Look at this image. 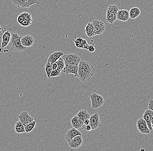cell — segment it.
<instances>
[{"label": "cell", "mask_w": 153, "mask_h": 151, "mask_svg": "<svg viewBox=\"0 0 153 151\" xmlns=\"http://www.w3.org/2000/svg\"><path fill=\"white\" fill-rule=\"evenodd\" d=\"M21 35H19L15 33L11 34V38L9 44L11 50L17 52H22L26 49L21 44L20 39Z\"/></svg>", "instance_id": "cell-1"}, {"label": "cell", "mask_w": 153, "mask_h": 151, "mask_svg": "<svg viewBox=\"0 0 153 151\" xmlns=\"http://www.w3.org/2000/svg\"><path fill=\"white\" fill-rule=\"evenodd\" d=\"M89 97L91 101V108L93 109H98L103 105L105 102L104 97L97 93H93L90 95Z\"/></svg>", "instance_id": "cell-2"}, {"label": "cell", "mask_w": 153, "mask_h": 151, "mask_svg": "<svg viewBox=\"0 0 153 151\" xmlns=\"http://www.w3.org/2000/svg\"><path fill=\"white\" fill-rule=\"evenodd\" d=\"M65 64L78 65L81 61L80 57L76 54H68L62 57Z\"/></svg>", "instance_id": "cell-3"}, {"label": "cell", "mask_w": 153, "mask_h": 151, "mask_svg": "<svg viewBox=\"0 0 153 151\" xmlns=\"http://www.w3.org/2000/svg\"><path fill=\"white\" fill-rule=\"evenodd\" d=\"M12 2L14 5L23 8H28L33 4H39L38 0H12Z\"/></svg>", "instance_id": "cell-4"}, {"label": "cell", "mask_w": 153, "mask_h": 151, "mask_svg": "<svg viewBox=\"0 0 153 151\" xmlns=\"http://www.w3.org/2000/svg\"><path fill=\"white\" fill-rule=\"evenodd\" d=\"M137 127L140 132L144 134H150L151 131L147 126L145 121L143 119H139L137 122Z\"/></svg>", "instance_id": "cell-5"}, {"label": "cell", "mask_w": 153, "mask_h": 151, "mask_svg": "<svg viewBox=\"0 0 153 151\" xmlns=\"http://www.w3.org/2000/svg\"><path fill=\"white\" fill-rule=\"evenodd\" d=\"M78 67H81L88 74L93 76L95 72V69L92 65L89 62L85 61H80L78 65Z\"/></svg>", "instance_id": "cell-6"}, {"label": "cell", "mask_w": 153, "mask_h": 151, "mask_svg": "<svg viewBox=\"0 0 153 151\" xmlns=\"http://www.w3.org/2000/svg\"><path fill=\"white\" fill-rule=\"evenodd\" d=\"M89 120V125L91 126L92 130H95L101 126L99 115L98 113H95L94 114L90 115Z\"/></svg>", "instance_id": "cell-7"}, {"label": "cell", "mask_w": 153, "mask_h": 151, "mask_svg": "<svg viewBox=\"0 0 153 151\" xmlns=\"http://www.w3.org/2000/svg\"><path fill=\"white\" fill-rule=\"evenodd\" d=\"M92 23L95 29V35L102 34L105 32V26L104 22L98 20H94Z\"/></svg>", "instance_id": "cell-8"}, {"label": "cell", "mask_w": 153, "mask_h": 151, "mask_svg": "<svg viewBox=\"0 0 153 151\" xmlns=\"http://www.w3.org/2000/svg\"><path fill=\"white\" fill-rule=\"evenodd\" d=\"M18 119L24 126L34 121V118L29 115L27 111L21 112L18 116Z\"/></svg>", "instance_id": "cell-9"}, {"label": "cell", "mask_w": 153, "mask_h": 151, "mask_svg": "<svg viewBox=\"0 0 153 151\" xmlns=\"http://www.w3.org/2000/svg\"><path fill=\"white\" fill-rule=\"evenodd\" d=\"M67 143L71 148L74 149H77L82 144V136L80 135H77L73 138L72 140L67 142Z\"/></svg>", "instance_id": "cell-10"}, {"label": "cell", "mask_w": 153, "mask_h": 151, "mask_svg": "<svg viewBox=\"0 0 153 151\" xmlns=\"http://www.w3.org/2000/svg\"><path fill=\"white\" fill-rule=\"evenodd\" d=\"M78 66L75 65L65 64V67L62 70V72L66 74H72L74 77H77V71H78Z\"/></svg>", "instance_id": "cell-11"}, {"label": "cell", "mask_w": 153, "mask_h": 151, "mask_svg": "<svg viewBox=\"0 0 153 151\" xmlns=\"http://www.w3.org/2000/svg\"><path fill=\"white\" fill-rule=\"evenodd\" d=\"M92 76L85 72L81 67H78L77 71V78L82 82L88 81L92 78Z\"/></svg>", "instance_id": "cell-12"}, {"label": "cell", "mask_w": 153, "mask_h": 151, "mask_svg": "<svg viewBox=\"0 0 153 151\" xmlns=\"http://www.w3.org/2000/svg\"><path fill=\"white\" fill-rule=\"evenodd\" d=\"M21 44L26 48L30 47L33 45L34 42V38L32 35L27 34L24 37H21L20 39Z\"/></svg>", "instance_id": "cell-13"}, {"label": "cell", "mask_w": 153, "mask_h": 151, "mask_svg": "<svg viewBox=\"0 0 153 151\" xmlns=\"http://www.w3.org/2000/svg\"><path fill=\"white\" fill-rule=\"evenodd\" d=\"M153 116V111L148 109L146 110L144 112L143 115V119L145 121L147 124V126L150 130L152 131L153 130V126L151 124L150 121L152 117Z\"/></svg>", "instance_id": "cell-14"}, {"label": "cell", "mask_w": 153, "mask_h": 151, "mask_svg": "<svg viewBox=\"0 0 153 151\" xmlns=\"http://www.w3.org/2000/svg\"><path fill=\"white\" fill-rule=\"evenodd\" d=\"M77 135H80L82 136V134L81 131H79L77 129L73 127L71 129L67 131L65 136L66 141L68 142L72 140L73 138Z\"/></svg>", "instance_id": "cell-15"}, {"label": "cell", "mask_w": 153, "mask_h": 151, "mask_svg": "<svg viewBox=\"0 0 153 151\" xmlns=\"http://www.w3.org/2000/svg\"><path fill=\"white\" fill-rule=\"evenodd\" d=\"M129 18V11L127 10H119L117 13V19L122 22H126Z\"/></svg>", "instance_id": "cell-16"}, {"label": "cell", "mask_w": 153, "mask_h": 151, "mask_svg": "<svg viewBox=\"0 0 153 151\" xmlns=\"http://www.w3.org/2000/svg\"><path fill=\"white\" fill-rule=\"evenodd\" d=\"M64 55V53L62 51H57L52 54H50L47 62H49L52 64L53 63H55L61 57Z\"/></svg>", "instance_id": "cell-17"}, {"label": "cell", "mask_w": 153, "mask_h": 151, "mask_svg": "<svg viewBox=\"0 0 153 151\" xmlns=\"http://www.w3.org/2000/svg\"><path fill=\"white\" fill-rule=\"evenodd\" d=\"M84 32H85L87 36L89 38L95 35V29L92 22L91 23L90 22L87 24L84 29Z\"/></svg>", "instance_id": "cell-18"}, {"label": "cell", "mask_w": 153, "mask_h": 151, "mask_svg": "<svg viewBox=\"0 0 153 151\" xmlns=\"http://www.w3.org/2000/svg\"><path fill=\"white\" fill-rule=\"evenodd\" d=\"M71 123L72 126L73 127L78 129L80 128L83 126L84 123L82 121L81 119H79L77 115L74 116L72 119H71Z\"/></svg>", "instance_id": "cell-19"}, {"label": "cell", "mask_w": 153, "mask_h": 151, "mask_svg": "<svg viewBox=\"0 0 153 151\" xmlns=\"http://www.w3.org/2000/svg\"><path fill=\"white\" fill-rule=\"evenodd\" d=\"M11 36V34L8 31L4 33L2 37V40L1 42L2 48H4L8 46V44L9 43Z\"/></svg>", "instance_id": "cell-20"}, {"label": "cell", "mask_w": 153, "mask_h": 151, "mask_svg": "<svg viewBox=\"0 0 153 151\" xmlns=\"http://www.w3.org/2000/svg\"><path fill=\"white\" fill-rule=\"evenodd\" d=\"M75 45L76 47L81 48H84L88 50V46H89L86 40L82 39H77L74 41Z\"/></svg>", "instance_id": "cell-21"}, {"label": "cell", "mask_w": 153, "mask_h": 151, "mask_svg": "<svg viewBox=\"0 0 153 151\" xmlns=\"http://www.w3.org/2000/svg\"><path fill=\"white\" fill-rule=\"evenodd\" d=\"M141 13L140 9L138 7H134V8H131L130 10L129 11V18L131 19H136L138 18Z\"/></svg>", "instance_id": "cell-22"}, {"label": "cell", "mask_w": 153, "mask_h": 151, "mask_svg": "<svg viewBox=\"0 0 153 151\" xmlns=\"http://www.w3.org/2000/svg\"><path fill=\"white\" fill-rule=\"evenodd\" d=\"M76 115L78 118L82 121L84 122V121L87 119H89L90 114L86 110H81L77 113Z\"/></svg>", "instance_id": "cell-23"}, {"label": "cell", "mask_w": 153, "mask_h": 151, "mask_svg": "<svg viewBox=\"0 0 153 151\" xmlns=\"http://www.w3.org/2000/svg\"><path fill=\"white\" fill-rule=\"evenodd\" d=\"M32 15L31 14L27 13L25 19L20 25L23 27H27L32 25Z\"/></svg>", "instance_id": "cell-24"}, {"label": "cell", "mask_w": 153, "mask_h": 151, "mask_svg": "<svg viewBox=\"0 0 153 151\" xmlns=\"http://www.w3.org/2000/svg\"><path fill=\"white\" fill-rule=\"evenodd\" d=\"M117 20L116 13H110V12H107L106 19L105 21L107 22L112 24L114 22H115Z\"/></svg>", "instance_id": "cell-25"}, {"label": "cell", "mask_w": 153, "mask_h": 151, "mask_svg": "<svg viewBox=\"0 0 153 151\" xmlns=\"http://www.w3.org/2000/svg\"><path fill=\"white\" fill-rule=\"evenodd\" d=\"M15 130L17 133L21 134L25 132V127L23 124L20 121L16 122L15 126Z\"/></svg>", "instance_id": "cell-26"}, {"label": "cell", "mask_w": 153, "mask_h": 151, "mask_svg": "<svg viewBox=\"0 0 153 151\" xmlns=\"http://www.w3.org/2000/svg\"><path fill=\"white\" fill-rule=\"evenodd\" d=\"M36 125V121H34L33 122H30V123H28V124L24 126L26 133H28L29 132L32 131L35 128Z\"/></svg>", "instance_id": "cell-27"}, {"label": "cell", "mask_w": 153, "mask_h": 151, "mask_svg": "<svg viewBox=\"0 0 153 151\" xmlns=\"http://www.w3.org/2000/svg\"><path fill=\"white\" fill-rule=\"evenodd\" d=\"M45 70L47 77H48V79H50V76L51 73V71L53 70L51 64L49 63V62H47V63L45 65Z\"/></svg>", "instance_id": "cell-28"}, {"label": "cell", "mask_w": 153, "mask_h": 151, "mask_svg": "<svg viewBox=\"0 0 153 151\" xmlns=\"http://www.w3.org/2000/svg\"><path fill=\"white\" fill-rule=\"evenodd\" d=\"M58 65V69L59 70L60 72H62L63 68L65 67V63L64 59L62 58V57L58 59L55 62Z\"/></svg>", "instance_id": "cell-29"}, {"label": "cell", "mask_w": 153, "mask_h": 151, "mask_svg": "<svg viewBox=\"0 0 153 151\" xmlns=\"http://www.w3.org/2000/svg\"><path fill=\"white\" fill-rule=\"evenodd\" d=\"M118 10H119V8H118V7H117V5L112 4L107 8V12L116 13L117 14Z\"/></svg>", "instance_id": "cell-30"}, {"label": "cell", "mask_w": 153, "mask_h": 151, "mask_svg": "<svg viewBox=\"0 0 153 151\" xmlns=\"http://www.w3.org/2000/svg\"><path fill=\"white\" fill-rule=\"evenodd\" d=\"M27 13V12H23V13L20 14V15L18 17L17 21L19 25H20V24L22 23V22H23V20L25 19L26 15Z\"/></svg>", "instance_id": "cell-31"}, {"label": "cell", "mask_w": 153, "mask_h": 151, "mask_svg": "<svg viewBox=\"0 0 153 151\" xmlns=\"http://www.w3.org/2000/svg\"><path fill=\"white\" fill-rule=\"evenodd\" d=\"M60 73L61 72L58 69H54V70H52L51 71V73L50 74V77L51 78V77H57V76H59L60 74Z\"/></svg>", "instance_id": "cell-32"}, {"label": "cell", "mask_w": 153, "mask_h": 151, "mask_svg": "<svg viewBox=\"0 0 153 151\" xmlns=\"http://www.w3.org/2000/svg\"><path fill=\"white\" fill-rule=\"evenodd\" d=\"M88 50L90 52H93V53L95 52L96 51L95 48L94 47V46L92 45H89V46H88Z\"/></svg>", "instance_id": "cell-33"}, {"label": "cell", "mask_w": 153, "mask_h": 151, "mask_svg": "<svg viewBox=\"0 0 153 151\" xmlns=\"http://www.w3.org/2000/svg\"><path fill=\"white\" fill-rule=\"evenodd\" d=\"M148 109L153 111V100L152 99H150L148 103Z\"/></svg>", "instance_id": "cell-34"}, {"label": "cell", "mask_w": 153, "mask_h": 151, "mask_svg": "<svg viewBox=\"0 0 153 151\" xmlns=\"http://www.w3.org/2000/svg\"><path fill=\"white\" fill-rule=\"evenodd\" d=\"M52 67L53 70L54 69H56L58 68V65L56 63H52Z\"/></svg>", "instance_id": "cell-35"}, {"label": "cell", "mask_w": 153, "mask_h": 151, "mask_svg": "<svg viewBox=\"0 0 153 151\" xmlns=\"http://www.w3.org/2000/svg\"><path fill=\"white\" fill-rule=\"evenodd\" d=\"M85 129H86V130L87 131H91V130H92L91 126L90 125H86Z\"/></svg>", "instance_id": "cell-36"}, {"label": "cell", "mask_w": 153, "mask_h": 151, "mask_svg": "<svg viewBox=\"0 0 153 151\" xmlns=\"http://www.w3.org/2000/svg\"><path fill=\"white\" fill-rule=\"evenodd\" d=\"M84 124H85V125H86H86H89V119H87L85 120L84 121Z\"/></svg>", "instance_id": "cell-37"}, {"label": "cell", "mask_w": 153, "mask_h": 151, "mask_svg": "<svg viewBox=\"0 0 153 151\" xmlns=\"http://www.w3.org/2000/svg\"><path fill=\"white\" fill-rule=\"evenodd\" d=\"M151 124H152V126H153V116L152 117V119H151V121H150Z\"/></svg>", "instance_id": "cell-38"}, {"label": "cell", "mask_w": 153, "mask_h": 151, "mask_svg": "<svg viewBox=\"0 0 153 151\" xmlns=\"http://www.w3.org/2000/svg\"><path fill=\"white\" fill-rule=\"evenodd\" d=\"M2 28L1 25H0V32H1V31H2Z\"/></svg>", "instance_id": "cell-39"}, {"label": "cell", "mask_w": 153, "mask_h": 151, "mask_svg": "<svg viewBox=\"0 0 153 151\" xmlns=\"http://www.w3.org/2000/svg\"><path fill=\"white\" fill-rule=\"evenodd\" d=\"M142 150H143V151H145V150H140V151H142Z\"/></svg>", "instance_id": "cell-40"}]
</instances>
